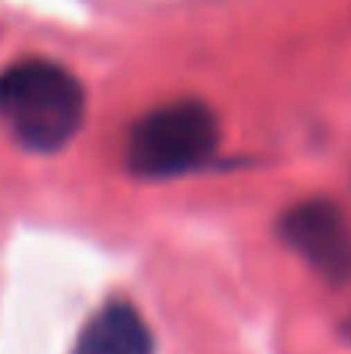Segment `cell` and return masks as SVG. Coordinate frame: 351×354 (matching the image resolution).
<instances>
[{
  "label": "cell",
  "mask_w": 351,
  "mask_h": 354,
  "mask_svg": "<svg viewBox=\"0 0 351 354\" xmlns=\"http://www.w3.org/2000/svg\"><path fill=\"white\" fill-rule=\"evenodd\" d=\"M87 120V90L59 62L17 59L0 73V124L7 134L35 151H62Z\"/></svg>",
  "instance_id": "6da1fadb"
},
{
  "label": "cell",
  "mask_w": 351,
  "mask_h": 354,
  "mask_svg": "<svg viewBox=\"0 0 351 354\" xmlns=\"http://www.w3.org/2000/svg\"><path fill=\"white\" fill-rule=\"evenodd\" d=\"M221 145V124L200 100H179L138 120L127 134V169L169 179L200 169Z\"/></svg>",
  "instance_id": "7a4b0ae2"
},
{
  "label": "cell",
  "mask_w": 351,
  "mask_h": 354,
  "mask_svg": "<svg viewBox=\"0 0 351 354\" xmlns=\"http://www.w3.org/2000/svg\"><path fill=\"white\" fill-rule=\"evenodd\" d=\"M282 241L327 282L351 279V221L331 200H303L286 210Z\"/></svg>",
  "instance_id": "3957f363"
},
{
  "label": "cell",
  "mask_w": 351,
  "mask_h": 354,
  "mask_svg": "<svg viewBox=\"0 0 351 354\" xmlns=\"http://www.w3.org/2000/svg\"><path fill=\"white\" fill-rule=\"evenodd\" d=\"M73 354H155V337L131 303L114 299L87 320Z\"/></svg>",
  "instance_id": "277c9868"
}]
</instances>
